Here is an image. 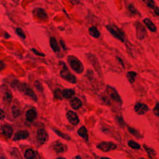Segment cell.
<instances>
[{"label":"cell","instance_id":"cell-42","mask_svg":"<svg viewBox=\"0 0 159 159\" xmlns=\"http://www.w3.org/2000/svg\"><path fill=\"white\" fill-rule=\"evenodd\" d=\"M117 59H118V61H119V62H120L121 64L122 65V67H124V64H123V62H122V60H121L120 58H119V57H117Z\"/></svg>","mask_w":159,"mask_h":159},{"label":"cell","instance_id":"cell-6","mask_svg":"<svg viewBox=\"0 0 159 159\" xmlns=\"http://www.w3.org/2000/svg\"><path fill=\"white\" fill-rule=\"evenodd\" d=\"M36 138L41 144H45L49 140V135L46 130L44 129H40L37 130Z\"/></svg>","mask_w":159,"mask_h":159},{"label":"cell","instance_id":"cell-1","mask_svg":"<svg viewBox=\"0 0 159 159\" xmlns=\"http://www.w3.org/2000/svg\"><path fill=\"white\" fill-rule=\"evenodd\" d=\"M106 29L111 35L122 42H126V36L125 33L118 27L115 24H108L106 26Z\"/></svg>","mask_w":159,"mask_h":159},{"label":"cell","instance_id":"cell-12","mask_svg":"<svg viewBox=\"0 0 159 159\" xmlns=\"http://www.w3.org/2000/svg\"><path fill=\"white\" fill-rule=\"evenodd\" d=\"M143 1L147 5V7L153 9L156 16H159V8L155 6L154 0H143Z\"/></svg>","mask_w":159,"mask_h":159},{"label":"cell","instance_id":"cell-35","mask_svg":"<svg viewBox=\"0 0 159 159\" xmlns=\"http://www.w3.org/2000/svg\"><path fill=\"white\" fill-rule=\"evenodd\" d=\"M128 9H129V11H130V13L131 14H138L137 9L135 8V7L132 4H129V6H128Z\"/></svg>","mask_w":159,"mask_h":159},{"label":"cell","instance_id":"cell-14","mask_svg":"<svg viewBox=\"0 0 159 159\" xmlns=\"http://www.w3.org/2000/svg\"><path fill=\"white\" fill-rule=\"evenodd\" d=\"M53 149L58 154L63 153L67 150V146L64 144H62L59 142H57L53 145Z\"/></svg>","mask_w":159,"mask_h":159},{"label":"cell","instance_id":"cell-40","mask_svg":"<svg viewBox=\"0 0 159 159\" xmlns=\"http://www.w3.org/2000/svg\"><path fill=\"white\" fill-rule=\"evenodd\" d=\"M69 1L72 4H74V5H76V4H78L80 3V1L79 0H69Z\"/></svg>","mask_w":159,"mask_h":159},{"label":"cell","instance_id":"cell-9","mask_svg":"<svg viewBox=\"0 0 159 159\" xmlns=\"http://www.w3.org/2000/svg\"><path fill=\"white\" fill-rule=\"evenodd\" d=\"M67 117L68 120L70 122V124L72 125L76 126L79 123V118L77 113L75 112H73L72 111H69L67 113Z\"/></svg>","mask_w":159,"mask_h":159},{"label":"cell","instance_id":"cell-24","mask_svg":"<svg viewBox=\"0 0 159 159\" xmlns=\"http://www.w3.org/2000/svg\"><path fill=\"white\" fill-rule=\"evenodd\" d=\"M143 147H144V149H145V150L146 153H147V155H148V157L150 158H154L156 156V155H157L156 152L152 148L149 147L148 146H147L145 144L143 145Z\"/></svg>","mask_w":159,"mask_h":159},{"label":"cell","instance_id":"cell-37","mask_svg":"<svg viewBox=\"0 0 159 159\" xmlns=\"http://www.w3.org/2000/svg\"><path fill=\"white\" fill-rule=\"evenodd\" d=\"M31 51L35 55H38V56H41V57H45V55L43 53H41V52H39V51H37L36 49H31Z\"/></svg>","mask_w":159,"mask_h":159},{"label":"cell","instance_id":"cell-19","mask_svg":"<svg viewBox=\"0 0 159 159\" xmlns=\"http://www.w3.org/2000/svg\"><path fill=\"white\" fill-rule=\"evenodd\" d=\"M70 106L73 109L77 110L82 106V102L78 98H75L70 101Z\"/></svg>","mask_w":159,"mask_h":159},{"label":"cell","instance_id":"cell-26","mask_svg":"<svg viewBox=\"0 0 159 159\" xmlns=\"http://www.w3.org/2000/svg\"><path fill=\"white\" fill-rule=\"evenodd\" d=\"M136 76H137V73L135 72L130 71L127 73V78L130 83H133L135 82Z\"/></svg>","mask_w":159,"mask_h":159},{"label":"cell","instance_id":"cell-10","mask_svg":"<svg viewBox=\"0 0 159 159\" xmlns=\"http://www.w3.org/2000/svg\"><path fill=\"white\" fill-rule=\"evenodd\" d=\"M107 92H108V94L110 96V97L113 100L116 101V102H117V103H121L122 100L121 99L120 96L119 95V94L117 92V91L114 88H112L111 87L107 86Z\"/></svg>","mask_w":159,"mask_h":159},{"label":"cell","instance_id":"cell-48","mask_svg":"<svg viewBox=\"0 0 159 159\" xmlns=\"http://www.w3.org/2000/svg\"><path fill=\"white\" fill-rule=\"evenodd\" d=\"M139 159H145V158H139Z\"/></svg>","mask_w":159,"mask_h":159},{"label":"cell","instance_id":"cell-30","mask_svg":"<svg viewBox=\"0 0 159 159\" xmlns=\"http://www.w3.org/2000/svg\"><path fill=\"white\" fill-rule=\"evenodd\" d=\"M3 98L5 102H7V103H11V100H12V95H11L9 92H6V93H4Z\"/></svg>","mask_w":159,"mask_h":159},{"label":"cell","instance_id":"cell-39","mask_svg":"<svg viewBox=\"0 0 159 159\" xmlns=\"http://www.w3.org/2000/svg\"><path fill=\"white\" fill-rule=\"evenodd\" d=\"M60 44L61 45L62 47L64 49V50H67V47H66V45L65 44V42L62 41V40H60Z\"/></svg>","mask_w":159,"mask_h":159},{"label":"cell","instance_id":"cell-33","mask_svg":"<svg viewBox=\"0 0 159 159\" xmlns=\"http://www.w3.org/2000/svg\"><path fill=\"white\" fill-rule=\"evenodd\" d=\"M12 113L14 117H18L21 114V111L18 107H17L16 106H13L12 107Z\"/></svg>","mask_w":159,"mask_h":159},{"label":"cell","instance_id":"cell-43","mask_svg":"<svg viewBox=\"0 0 159 159\" xmlns=\"http://www.w3.org/2000/svg\"><path fill=\"white\" fill-rule=\"evenodd\" d=\"M4 67H5V65H4V63H3V62L1 61V70H3V69H4Z\"/></svg>","mask_w":159,"mask_h":159},{"label":"cell","instance_id":"cell-46","mask_svg":"<svg viewBox=\"0 0 159 159\" xmlns=\"http://www.w3.org/2000/svg\"><path fill=\"white\" fill-rule=\"evenodd\" d=\"M56 159H65V158H63V157H58V158H57Z\"/></svg>","mask_w":159,"mask_h":159},{"label":"cell","instance_id":"cell-21","mask_svg":"<svg viewBox=\"0 0 159 159\" xmlns=\"http://www.w3.org/2000/svg\"><path fill=\"white\" fill-rule=\"evenodd\" d=\"M88 32L91 36L95 39H98L100 37V32L97 29V27L95 26L90 27L88 29Z\"/></svg>","mask_w":159,"mask_h":159},{"label":"cell","instance_id":"cell-41","mask_svg":"<svg viewBox=\"0 0 159 159\" xmlns=\"http://www.w3.org/2000/svg\"><path fill=\"white\" fill-rule=\"evenodd\" d=\"M5 117V115H4V112L3 111V110H1V120H3V119H4Z\"/></svg>","mask_w":159,"mask_h":159},{"label":"cell","instance_id":"cell-23","mask_svg":"<svg viewBox=\"0 0 159 159\" xmlns=\"http://www.w3.org/2000/svg\"><path fill=\"white\" fill-rule=\"evenodd\" d=\"M75 92L73 89H65L62 91V95H63V97L67 99H70L72 98L73 96L75 95Z\"/></svg>","mask_w":159,"mask_h":159},{"label":"cell","instance_id":"cell-17","mask_svg":"<svg viewBox=\"0 0 159 159\" xmlns=\"http://www.w3.org/2000/svg\"><path fill=\"white\" fill-rule=\"evenodd\" d=\"M50 45L52 49L55 52H59L60 51V48L59 46L57 41L54 37H51L50 38Z\"/></svg>","mask_w":159,"mask_h":159},{"label":"cell","instance_id":"cell-4","mask_svg":"<svg viewBox=\"0 0 159 159\" xmlns=\"http://www.w3.org/2000/svg\"><path fill=\"white\" fill-rule=\"evenodd\" d=\"M135 26L136 29V37L140 41L144 40L147 34L145 27L139 22H136Z\"/></svg>","mask_w":159,"mask_h":159},{"label":"cell","instance_id":"cell-44","mask_svg":"<svg viewBox=\"0 0 159 159\" xmlns=\"http://www.w3.org/2000/svg\"><path fill=\"white\" fill-rule=\"evenodd\" d=\"M73 159H82V158L80 155H77L76 157H75L74 158H73Z\"/></svg>","mask_w":159,"mask_h":159},{"label":"cell","instance_id":"cell-2","mask_svg":"<svg viewBox=\"0 0 159 159\" xmlns=\"http://www.w3.org/2000/svg\"><path fill=\"white\" fill-rule=\"evenodd\" d=\"M67 60L71 69L77 73H82L83 72L84 68L82 62L78 60L76 57L73 55H69L68 57Z\"/></svg>","mask_w":159,"mask_h":159},{"label":"cell","instance_id":"cell-32","mask_svg":"<svg viewBox=\"0 0 159 159\" xmlns=\"http://www.w3.org/2000/svg\"><path fill=\"white\" fill-rule=\"evenodd\" d=\"M16 32L19 37H20L22 39H26V35L25 33L24 32L23 30H22L21 28L20 27H17L16 29Z\"/></svg>","mask_w":159,"mask_h":159},{"label":"cell","instance_id":"cell-31","mask_svg":"<svg viewBox=\"0 0 159 159\" xmlns=\"http://www.w3.org/2000/svg\"><path fill=\"white\" fill-rule=\"evenodd\" d=\"M54 97L59 100H62L63 97V95H62V92L60 89H57L54 92Z\"/></svg>","mask_w":159,"mask_h":159},{"label":"cell","instance_id":"cell-11","mask_svg":"<svg viewBox=\"0 0 159 159\" xmlns=\"http://www.w3.org/2000/svg\"><path fill=\"white\" fill-rule=\"evenodd\" d=\"M29 136V133L28 132L27 130H19V131L17 132L13 138V140L14 141H18L20 140L26 139Z\"/></svg>","mask_w":159,"mask_h":159},{"label":"cell","instance_id":"cell-22","mask_svg":"<svg viewBox=\"0 0 159 159\" xmlns=\"http://www.w3.org/2000/svg\"><path fill=\"white\" fill-rule=\"evenodd\" d=\"M36 152L32 149H29L26 150L24 153L25 159H36Z\"/></svg>","mask_w":159,"mask_h":159},{"label":"cell","instance_id":"cell-8","mask_svg":"<svg viewBox=\"0 0 159 159\" xmlns=\"http://www.w3.org/2000/svg\"><path fill=\"white\" fill-rule=\"evenodd\" d=\"M33 13L41 21H45L48 18V16H47L46 11H45V10L43 8H36L34 9Z\"/></svg>","mask_w":159,"mask_h":159},{"label":"cell","instance_id":"cell-25","mask_svg":"<svg viewBox=\"0 0 159 159\" xmlns=\"http://www.w3.org/2000/svg\"><path fill=\"white\" fill-rule=\"evenodd\" d=\"M11 155L13 159H22L21 153L18 149L13 148L11 151Z\"/></svg>","mask_w":159,"mask_h":159},{"label":"cell","instance_id":"cell-15","mask_svg":"<svg viewBox=\"0 0 159 159\" xmlns=\"http://www.w3.org/2000/svg\"><path fill=\"white\" fill-rule=\"evenodd\" d=\"M143 22L144 24L147 26V27L148 28V29L152 32H155L157 31V27L154 24V22H153L149 18H145L143 20Z\"/></svg>","mask_w":159,"mask_h":159},{"label":"cell","instance_id":"cell-28","mask_svg":"<svg viewBox=\"0 0 159 159\" xmlns=\"http://www.w3.org/2000/svg\"><path fill=\"white\" fill-rule=\"evenodd\" d=\"M127 145H129V147H130V148L135 149V150H139V149H140L141 148V147L139 144L135 143V142L133 140H129L127 143Z\"/></svg>","mask_w":159,"mask_h":159},{"label":"cell","instance_id":"cell-29","mask_svg":"<svg viewBox=\"0 0 159 159\" xmlns=\"http://www.w3.org/2000/svg\"><path fill=\"white\" fill-rule=\"evenodd\" d=\"M54 132H55L59 136H60V137H61L62 138H63L65 140H70V137L69 135H68L67 134H64V133H62L61 131H60V130H57V129H52Z\"/></svg>","mask_w":159,"mask_h":159},{"label":"cell","instance_id":"cell-34","mask_svg":"<svg viewBox=\"0 0 159 159\" xmlns=\"http://www.w3.org/2000/svg\"><path fill=\"white\" fill-rule=\"evenodd\" d=\"M153 112H154V115L159 119V103L157 102L155 107L153 109Z\"/></svg>","mask_w":159,"mask_h":159},{"label":"cell","instance_id":"cell-27","mask_svg":"<svg viewBox=\"0 0 159 159\" xmlns=\"http://www.w3.org/2000/svg\"><path fill=\"white\" fill-rule=\"evenodd\" d=\"M128 130H129V132L130 134H131L132 135H133L134 136H135L136 138H138V139H142V138H143V135H142L140 134V132L139 131H138V130L136 129L130 127H128Z\"/></svg>","mask_w":159,"mask_h":159},{"label":"cell","instance_id":"cell-5","mask_svg":"<svg viewBox=\"0 0 159 159\" xmlns=\"http://www.w3.org/2000/svg\"><path fill=\"white\" fill-rule=\"evenodd\" d=\"M97 148L101 151L107 152L116 149L117 145L112 142H103L97 145Z\"/></svg>","mask_w":159,"mask_h":159},{"label":"cell","instance_id":"cell-36","mask_svg":"<svg viewBox=\"0 0 159 159\" xmlns=\"http://www.w3.org/2000/svg\"><path fill=\"white\" fill-rule=\"evenodd\" d=\"M34 85H35V87L36 88V89L39 91V92H42L43 91V88H42V85L41 83H40L39 81H36L35 83H34Z\"/></svg>","mask_w":159,"mask_h":159},{"label":"cell","instance_id":"cell-20","mask_svg":"<svg viewBox=\"0 0 159 159\" xmlns=\"http://www.w3.org/2000/svg\"><path fill=\"white\" fill-rule=\"evenodd\" d=\"M23 92L24 93V94L26 95L29 96V97H30L32 100L35 101H37V96H36V93L34 92V91L31 88H28L27 87H26L25 88V89L24 90Z\"/></svg>","mask_w":159,"mask_h":159},{"label":"cell","instance_id":"cell-18","mask_svg":"<svg viewBox=\"0 0 159 159\" xmlns=\"http://www.w3.org/2000/svg\"><path fill=\"white\" fill-rule=\"evenodd\" d=\"M77 133L84 140H85L87 142L88 141L89 138H88V132H87V128L85 127V126H82L78 130Z\"/></svg>","mask_w":159,"mask_h":159},{"label":"cell","instance_id":"cell-45","mask_svg":"<svg viewBox=\"0 0 159 159\" xmlns=\"http://www.w3.org/2000/svg\"><path fill=\"white\" fill-rule=\"evenodd\" d=\"M101 159H111V158H107V157H102V158H101Z\"/></svg>","mask_w":159,"mask_h":159},{"label":"cell","instance_id":"cell-3","mask_svg":"<svg viewBox=\"0 0 159 159\" xmlns=\"http://www.w3.org/2000/svg\"><path fill=\"white\" fill-rule=\"evenodd\" d=\"M61 63L64 66V69H62L60 72V75L62 78H64L65 80L66 81L69 82L71 83H75L77 82V79L75 75H73L72 73L68 70L65 64L63 62H61Z\"/></svg>","mask_w":159,"mask_h":159},{"label":"cell","instance_id":"cell-13","mask_svg":"<svg viewBox=\"0 0 159 159\" xmlns=\"http://www.w3.org/2000/svg\"><path fill=\"white\" fill-rule=\"evenodd\" d=\"M1 132L5 137H6L8 138H11L13 133V129L10 125L6 124L2 126Z\"/></svg>","mask_w":159,"mask_h":159},{"label":"cell","instance_id":"cell-7","mask_svg":"<svg viewBox=\"0 0 159 159\" xmlns=\"http://www.w3.org/2000/svg\"><path fill=\"white\" fill-rule=\"evenodd\" d=\"M135 112L139 115H144L149 111V107L147 105L142 103H137L134 107Z\"/></svg>","mask_w":159,"mask_h":159},{"label":"cell","instance_id":"cell-38","mask_svg":"<svg viewBox=\"0 0 159 159\" xmlns=\"http://www.w3.org/2000/svg\"><path fill=\"white\" fill-rule=\"evenodd\" d=\"M117 120H118V122H119V124H120L121 126H124V125H125L123 119L121 117H117Z\"/></svg>","mask_w":159,"mask_h":159},{"label":"cell","instance_id":"cell-16","mask_svg":"<svg viewBox=\"0 0 159 159\" xmlns=\"http://www.w3.org/2000/svg\"><path fill=\"white\" fill-rule=\"evenodd\" d=\"M37 117V112L34 109H31L28 110L26 113V118L28 121L32 122Z\"/></svg>","mask_w":159,"mask_h":159},{"label":"cell","instance_id":"cell-47","mask_svg":"<svg viewBox=\"0 0 159 159\" xmlns=\"http://www.w3.org/2000/svg\"><path fill=\"white\" fill-rule=\"evenodd\" d=\"M1 159H5V158H4L3 156H1Z\"/></svg>","mask_w":159,"mask_h":159}]
</instances>
